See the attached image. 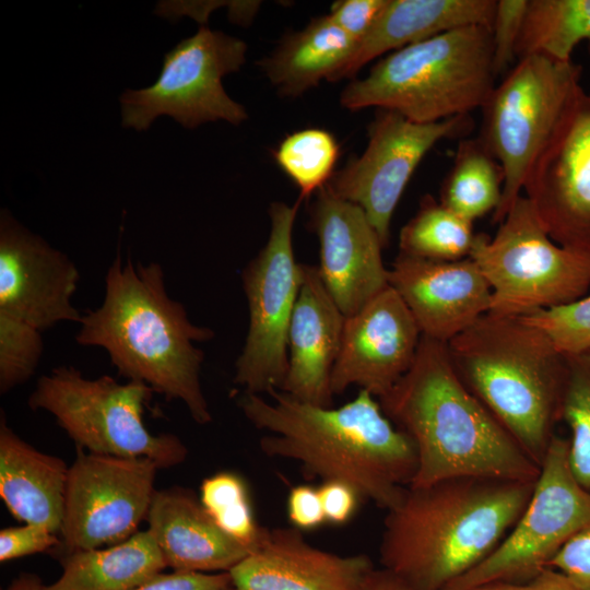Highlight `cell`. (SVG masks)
<instances>
[{
    "label": "cell",
    "instance_id": "cell-28",
    "mask_svg": "<svg viewBox=\"0 0 590 590\" xmlns=\"http://www.w3.org/2000/svg\"><path fill=\"white\" fill-rule=\"evenodd\" d=\"M586 40L590 44V0H528L516 56L569 62Z\"/></svg>",
    "mask_w": 590,
    "mask_h": 590
},
{
    "label": "cell",
    "instance_id": "cell-26",
    "mask_svg": "<svg viewBox=\"0 0 590 590\" xmlns=\"http://www.w3.org/2000/svg\"><path fill=\"white\" fill-rule=\"evenodd\" d=\"M61 564L60 577L44 590H133L167 567L148 529L115 545L66 554Z\"/></svg>",
    "mask_w": 590,
    "mask_h": 590
},
{
    "label": "cell",
    "instance_id": "cell-30",
    "mask_svg": "<svg viewBox=\"0 0 590 590\" xmlns=\"http://www.w3.org/2000/svg\"><path fill=\"white\" fill-rule=\"evenodd\" d=\"M199 499L225 534L251 552L257 548L266 528L256 520L249 488L240 474L221 471L205 477Z\"/></svg>",
    "mask_w": 590,
    "mask_h": 590
},
{
    "label": "cell",
    "instance_id": "cell-22",
    "mask_svg": "<svg viewBox=\"0 0 590 590\" xmlns=\"http://www.w3.org/2000/svg\"><path fill=\"white\" fill-rule=\"evenodd\" d=\"M146 520L167 567L175 571L228 573L251 553L216 526L189 488L156 489Z\"/></svg>",
    "mask_w": 590,
    "mask_h": 590
},
{
    "label": "cell",
    "instance_id": "cell-40",
    "mask_svg": "<svg viewBox=\"0 0 590 590\" xmlns=\"http://www.w3.org/2000/svg\"><path fill=\"white\" fill-rule=\"evenodd\" d=\"M231 582L228 573H160L133 590H224Z\"/></svg>",
    "mask_w": 590,
    "mask_h": 590
},
{
    "label": "cell",
    "instance_id": "cell-41",
    "mask_svg": "<svg viewBox=\"0 0 590 590\" xmlns=\"http://www.w3.org/2000/svg\"><path fill=\"white\" fill-rule=\"evenodd\" d=\"M286 511L293 528L314 530L326 523L318 488L300 484L293 486L286 500Z\"/></svg>",
    "mask_w": 590,
    "mask_h": 590
},
{
    "label": "cell",
    "instance_id": "cell-3",
    "mask_svg": "<svg viewBox=\"0 0 590 590\" xmlns=\"http://www.w3.org/2000/svg\"><path fill=\"white\" fill-rule=\"evenodd\" d=\"M79 324L76 343L103 347L121 377L181 401L200 425L212 421L200 380L204 353L196 343L215 333L191 322L184 305L168 296L158 263L128 258L122 264L118 252L105 276L102 305L83 314Z\"/></svg>",
    "mask_w": 590,
    "mask_h": 590
},
{
    "label": "cell",
    "instance_id": "cell-38",
    "mask_svg": "<svg viewBox=\"0 0 590 590\" xmlns=\"http://www.w3.org/2000/svg\"><path fill=\"white\" fill-rule=\"evenodd\" d=\"M387 0H339L328 13L332 22L359 43L369 32Z\"/></svg>",
    "mask_w": 590,
    "mask_h": 590
},
{
    "label": "cell",
    "instance_id": "cell-13",
    "mask_svg": "<svg viewBox=\"0 0 590 590\" xmlns=\"http://www.w3.org/2000/svg\"><path fill=\"white\" fill-rule=\"evenodd\" d=\"M158 469L145 458L97 455L76 447L60 531L63 555L115 545L134 535L148 517Z\"/></svg>",
    "mask_w": 590,
    "mask_h": 590
},
{
    "label": "cell",
    "instance_id": "cell-43",
    "mask_svg": "<svg viewBox=\"0 0 590 590\" xmlns=\"http://www.w3.org/2000/svg\"><path fill=\"white\" fill-rule=\"evenodd\" d=\"M365 590H415L406 581L382 567L375 568Z\"/></svg>",
    "mask_w": 590,
    "mask_h": 590
},
{
    "label": "cell",
    "instance_id": "cell-35",
    "mask_svg": "<svg viewBox=\"0 0 590 590\" xmlns=\"http://www.w3.org/2000/svg\"><path fill=\"white\" fill-rule=\"evenodd\" d=\"M528 0H498L491 27L496 76L512 63Z\"/></svg>",
    "mask_w": 590,
    "mask_h": 590
},
{
    "label": "cell",
    "instance_id": "cell-24",
    "mask_svg": "<svg viewBox=\"0 0 590 590\" xmlns=\"http://www.w3.org/2000/svg\"><path fill=\"white\" fill-rule=\"evenodd\" d=\"M69 465L42 452L0 420V497L11 515L23 523L60 533Z\"/></svg>",
    "mask_w": 590,
    "mask_h": 590
},
{
    "label": "cell",
    "instance_id": "cell-11",
    "mask_svg": "<svg viewBox=\"0 0 590 590\" xmlns=\"http://www.w3.org/2000/svg\"><path fill=\"white\" fill-rule=\"evenodd\" d=\"M299 202L270 205L268 241L241 272L249 321L233 382L246 392L281 391L286 378L288 329L302 279L292 241Z\"/></svg>",
    "mask_w": 590,
    "mask_h": 590
},
{
    "label": "cell",
    "instance_id": "cell-4",
    "mask_svg": "<svg viewBox=\"0 0 590 590\" xmlns=\"http://www.w3.org/2000/svg\"><path fill=\"white\" fill-rule=\"evenodd\" d=\"M378 401L416 449L409 486L460 476L539 477L540 467L461 381L447 343L422 335L411 368Z\"/></svg>",
    "mask_w": 590,
    "mask_h": 590
},
{
    "label": "cell",
    "instance_id": "cell-10",
    "mask_svg": "<svg viewBox=\"0 0 590 590\" xmlns=\"http://www.w3.org/2000/svg\"><path fill=\"white\" fill-rule=\"evenodd\" d=\"M246 51L243 39L201 26L164 55L152 85L120 95L121 126L145 131L163 115L187 129L217 120L240 125L248 114L222 80L241 68Z\"/></svg>",
    "mask_w": 590,
    "mask_h": 590
},
{
    "label": "cell",
    "instance_id": "cell-37",
    "mask_svg": "<svg viewBox=\"0 0 590 590\" xmlns=\"http://www.w3.org/2000/svg\"><path fill=\"white\" fill-rule=\"evenodd\" d=\"M548 567L564 574L580 590H590V526L569 539Z\"/></svg>",
    "mask_w": 590,
    "mask_h": 590
},
{
    "label": "cell",
    "instance_id": "cell-45",
    "mask_svg": "<svg viewBox=\"0 0 590 590\" xmlns=\"http://www.w3.org/2000/svg\"><path fill=\"white\" fill-rule=\"evenodd\" d=\"M224 590H237L235 587H233V585H229L227 588H225Z\"/></svg>",
    "mask_w": 590,
    "mask_h": 590
},
{
    "label": "cell",
    "instance_id": "cell-19",
    "mask_svg": "<svg viewBox=\"0 0 590 590\" xmlns=\"http://www.w3.org/2000/svg\"><path fill=\"white\" fill-rule=\"evenodd\" d=\"M389 285L422 335L448 343L491 309L492 291L471 258L437 261L399 252Z\"/></svg>",
    "mask_w": 590,
    "mask_h": 590
},
{
    "label": "cell",
    "instance_id": "cell-42",
    "mask_svg": "<svg viewBox=\"0 0 590 590\" xmlns=\"http://www.w3.org/2000/svg\"><path fill=\"white\" fill-rule=\"evenodd\" d=\"M472 590H580L564 574L546 567L534 578L522 582H491Z\"/></svg>",
    "mask_w": 590,
    "mask_h": 590
},
{
    "label": "cell",
    "instance_id": "cell-2",
    "mask_svg": "<svg viewBox=\"0 0 590 590\" xmlns=\"http://www.w3.org/2000/svg\"><path fill=\"white\" fill-rule=\"evenodd\" d=\"M535 482L460 476L408 486L384 520L381 567L415 590H445L498 546Z\"/></svg>",
    "mask_w": 590,
    "mask_h": 590
},
{
    "label": "cell",
    "instance_id": "cell-16",
    "mask_svg": "<svg viewBox=\"0 0 590 590\" xmlns=\"http://www.w3.org/2000/svg\"><path fill=\"white\" fill-rule=\"evenodd\" d=\"M80 273L74 262L12 214L0 213V312L40 332L57 323H80L72 305Z\"/></svg>",
    "mask_w": 590,
    "mask_h": 590
},
{
    "label": "cell",
    "instance_id": "cell-12",
    "mask_svg": "<svg viewBox=\"0 0 590 590\" xmlns=\"http://www.w3.org/2000/svg\"><path fill=\"white\" fill-rule=\"evenodd\" d=\"M567 451V439L555 435L515 526L483 562L445 590L530 580L548 567L569 539L590 526V492L571 473Z\"/></svg>",
    "mask_w": 590,
    "mask_h": 590
},
{
    "label": "cell",
    "instance_id": "cell-15",
    "mask_svg": "<svg viewBox=\"0 0 590 590\" xmlns=\"http://www.w3.org/2000/svg\"><path fill=\"white\" fill-rule=\"evenodd\" d=\"M523 190L554 241L590 253V94L580 93Z\"/></svg>",
    "mask_w": 590,
    "mask_h": 590
},
{
    "label": "cell",
    "instance_id": "cell-8",
    "mask_svg": "<svg viewBox=\"0 0 590 590\" xmlns=\"http://www.w3.org/2000/svg\"><path fill=\"white\" fill-rule=\"evenodd\" d=\"M581 67L541 55L522 57L483 106L480 139L503 168L500 223L521 196L527 178L576 99L583 91Z\"/></svg>",
    "mask_w": 590,
    "mask_h": 590
},
{
    "label": "cell",
    "instance_id": "cell-29",
    "mask_svg": "<svg viewBox=\"0 0 590 590\" xmlns=\"http://www.w3.org/2000/svg\"><path fill=\"white\" fill-rule=\"evenodd\" d=\"M476 235L473 222L426 194L415 215L401 228L399 248L412 257L457 261L470 257Z\"/></svg>",
    "mask_w": 590,
    "mask_h": 590
},
{
    "label": "cell",
    "instance_id": "cell-20",
    "mask_svg": "<svg viewBox=\"0 0 590 590\" xmlns=\"http://www.w3.org/2000/svg\"><path fill=\"white\" fill-rule=\"evenodd\" d=\"M295 528L264 530L229 571L237 590H365L376 568L366 554L340 555L311 545Z\"/></svg>",
    "mask_w": 590,
    "mask_h": 590
},
{
    "label": "cell",
    "instance_id": "cell-39",
    "mask_svg": "<svg viewBox=\"0 0 590 590\" xmlns=\"http://www.w3.org/2000/svg\"><path fill=\"white\" fill-rule=\"evenodd\" d=\"M318 492L326 522L334 526L347 523L364 500L351 484L339 480L321 482Z\"/></svg>",
    "mask_w": 590,
    "mask_h": 590
},
{
    "label": "cell",
    "instance_id": "cell-44",
    "mask_svg": "<svg viewBox=\"0 0 590 590\" xmlns=\"http://www.w3.org/2000/svg\"><path fill=\"white\" fill-rule=\"evenodd\" d=\"M45 583L39 576L22 573L4 590H44Z\"/></svg>",
    "mask_w": 590,
    "mask_h": 590
},
{
    "label": "cell",
    "instance_id": "cell-32",
    "mask_svg": "<svg viewBox=\"0 0 590 590\" xmlns=\"http://www.w3.org/2000/svg\"><path fill=\"white\" fill-rule=\"evenodd\" d=\"M566 358L560 420L570 432L568 464L578 483L590 492V351Z\"/></svg>",
    "mask_w": 590,
    "mask_h": 590
},
{
    "label": "cell",
    "instance_id": "cell-27",
    "mask_svg": "<svg viewBox=\"0 0 590 590\" xmlns=\"http://www.w3.org/2000/svg\"><path fill=\"white\" fill-rule=\"evenodd\" d=\"M503 185V168L482 140L479 137L464 139L458 144L439 201L463 219L474 222L498 209Z\"/></svg>",
    "mask_w": 590,
    "mask_h": 590
},
{
    "label": "cell",
    "instance_id": "cell-23",
    "mask_svg": "<svg viewBox=\"0 0 590 590\" xmlns=\"http://www.w3.org/2000/svg\"><path fill=\"white\" fill-rule=\"evenodd\" d=\"M495 0H387L351 57L328 79L354 76L378 56L471 25L492 27Z\"/></svg>",
    "mask_w": 590,
    "mask_h": 590
},
{
    "label": "cell",
    "instance_id": "cell-1",
    "mask_svg": "<svg viewBox=\"0 0 590 590\" xmlns=\"http://www.w3.org/2000/svg\"><path fill=\"white\" fill-rule=\"evenodd\" d=\"M269 396L243 391L237 398L245 417L267 432L259 446L268 457L296 461L309 479L346 482L386 511L398 504L415 476L417 453L377 398L359 390L347 403L327 408L283 391Z\"/></svg>",
    "mask_w": 590,
    "mask_h": 590
},
{
    "label": "cell",
    "instance_id": "cell-17",
    "mask_svg": "<svg viewBox=\"0 0 590 590\" xmlns=\"http://www.w3.org/2000/svg\"><path fill=\"white\" fill-rule=\"evenodd\" d=\"M422 333L399 294L389 285L346 317L331 375L333 396L352 386L379 399L411 368Z\"/></svg>",
    "mask_w": 590,
    "mask_h": 590
},
{
    "label": "cell",
    "instance_id": "cell-34",
    "mask_svg": "<svg viewBox=\"0 0 590 590\" xmlns=\"http://www.w3.org/2000/svg\"><path fill=\"white\" fill-rule=\"evenodd\" d=\"M519 318L542 331L564 356L590 351V295Z\"/></svg>",
    "mask_w": 590,
    "mask_h": 590
},
{
    "label": "cell",
    "instance_id": "cell-21",
    "mask_svg": "<svg viewBox=\"0 0 590 590\" xmlns=\"http://www.w3.org/2000/svg\"><path fill=\"white\" fill-rule=\"evenodd\" d=\"M345 318L324 286L318 267L302 264L288 329V367L281 391L314 405H333L331 375Z\"/></svg>",
    "mask_w": 590,
    "mask_h": 590
},
{
    "label": "cell",
    "instance_id": "cell-14",
    "mask_svg": "<svg viewBox=\"0 0 590 590\" xmlns=\"http://www.w3.org/2000/svg\"><path fill=\"white\" fill-rule=\"evenodd\" d=\"M472 127L470 115L421 123L379 109L363 154L334 172L326 187L361 206L386 247L394 210L423 157L438 141L464 137Z\"/></svg>",
    "mask_w": 590,
    "mask_h": 590
},
{
    "label": "cell",
    "instance_id": "cell-7",
    "mask_svg": "<svg viewBox=\"0 0 590 590\" xmlns=\"http://www.w3.org/2000/svg\"><path fill=\"white\" fill-rule=\"evenodd\" d=\"M154 391L143 382L90 379L72 366L43 375L28 406L50 413L78 448L121 458H145L160 469L182 463L188 448L174 434H152L143 422Z\"/></svg>",
    "mask_w": 590,
    "mask_h": 590
},
{
    "label": "cell",
    "instance_id": "cell-9",
    "mask_svg": "<svg viewBox=\"0 0 590 590\" xmlns=\"http://www.w3.org/2000/svg\"><path fill=\"white\" fill-rule=\"evenodd\" d=\"M492 291L489 312L522 317L575 302L590 287V253L564 247L519 196L493 238L477 234L470 257Z\"/></svg>",
    "mask_w": 590,
    "mask_h": 590
},
{
    "label": "cell",
    "instance_id": "cell-33",
    "mask_svg": "<svg viewBox=\"0 0 590 590\" xmlns=\"http://www.w3.org/2000/svg\"><path fill=\"white\" fill-rule=\"evenodd\" d=\"M44 350L42 332L0 312V393L26 382L35 373Z\"/></svg>",
    "mask_w": 590,
    "mask_h": 590
},
{
    "label": "cell",
    "instance_id": "cell-6",
    "mask_svg": "<svg viewBox=\"0 0 590 590\" xmlns=\"http://www.w3.org/2000/svg\"><path fill=\"white\" fill-rule=\"evenodd\" d=\"M491 27L451 30L398 49L347 84L341 105L396 111L421 123L469 115L495 86Z\"/></svg>",
    "mask_w": 590,
    "mask_h": 590
},
{
    "label": "cell",
    "instance_id": "cell-18",
    "mask_svg": "<svg viewBox=\"0 0 590 590\" xmlns=\"http://www.w3.org/2000/svg\"><path fill=\"white\" fill-rule=\"evenodd\" d=\"M309 224L320 245L318 269L324 286L350 317L389 286L384 245L363 209L326 186L316 192Z\"/></svg>",
    "mask_w": 590,
    "mask_h": 590
},
{
    "label": "cell",
    "instance_id": "cell-36",
    "mask_svg": "<svg viewBox=\"0 0 590 590\" xmlns=\"http://www.w3.org/2000/svg\"><path fill=\"white\" fill-rule=\"evenodd\" d=\"M61 540L45 527L24 523L0 531V562L17 559L60 546Z\"/></svg>",
    "mask_w": 590,
    "mask_h": 590
},
{
    "label": "cell",
    "instance_id": "cell-25",
    "mask_svg": "<svg viewBox=\"0 0 590 590\" xmlns=\"http://www.w3.org/2000/svg\"><path fill=\"white\" fill-rule=\"evenodd\" d=\"M357 45L326 14L288 33L260 67L279 93L294 97L328 81Z\"/></svg>",
    "mask_w": 590,
    "mask_h": 590
},
{
    "label": "cell",
    "instance_id": "cell-5",
    "mask_svg": "<svg viewBox=\"0 0 590 590\" xmlns=\"http://www.w3.org/2000/svg\"><path fill=\"white\" fill-rule=\"evenodd\" d=\"M447 350L464 386L541 467L560 420L566 356L521 318L489 311Z\"/></svg>",
    "mask_w": 590,
    "mask_h": 590
},
{
    "label": "cell",
    "instance_id": "cell-31",
    "mask_svg": "<svg viewBox=\"0 0 590 590\" xmlns=\"http://www.w3.org/2000/svg\"><path fill=\"white\" fill-rule=\"evenodd\" d=\"M339 154V143L332 133L307 128L285 137L275 149L274 158L299 189L302 201L328 184Z\"/></svg>",
    "mask_w": 590,
    "mask_h": 590
}]
</instances>
